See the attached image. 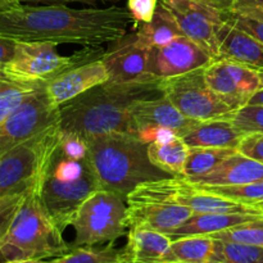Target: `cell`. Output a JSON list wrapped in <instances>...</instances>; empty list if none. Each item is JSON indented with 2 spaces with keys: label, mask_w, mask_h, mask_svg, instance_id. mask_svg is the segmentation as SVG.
Returning <instances> with one entry per match:
<instances>
[{
  "label": "cell",
  "mask_w": 263,
  "mask_h": 263,
  "mask_svg": "<svg viewBox=\"0 0 263 263\" xmlns=\"http://www.w3.org/2000/svg\"><path fill=\"white\" fill-rule=\"evenodd\" d=\"M134 26L127 8H69L63 4L0 7V36L15 41H51L99 48Z\"/></svg>",
  "instance_id": "1"
},
{
  "label": "cell",
  "mask_w": 263,
  "mask_h": 263,
  "mask_svg": "<svg viewBox=\"0 0 263 263\" xmlns=\"http://www.w3.org/2000/svg\"><path fill=\"white\" fill-rule=\"evenodd\" d=\"M161 97L162 80L149 74L130 82L107 81L61 105V127L84 139L116 131L134 134L136 105Z\"/></svg>",
  "instance_id": "2"
},
{
  "label": "cell",
  "mask_w": 263,
  "mask_h": 263,
  "mask_svg": "<svg viewBox=\"0 0 263 263\" xmlns=\"http://www.w3.org/2000/svg\"><path fill=\"white\" fill-rule=\"evenodd\" d=\"M85 140L86 159L102 189L127 198L139 185L172 177L152 163L148 144L136 134L116 131Z\"/></svg>",
  "instance_id": "3"
},
{
  "label": "cell",
  "mask_w": 263,
  "mask_h": 263,
  "mask_svg": "<svg viewBox=\"0 0 263 263\" xmlns=\"http://www.w3.org/2000/svg\"><path fill=\"white\" fill-rule=\"evenodd\" d=\"M63 231L46 215L35 187H30L13 220L2 251L8 261L57 258L72 251Z\"/></svg>",
  "instance_id": "4"
},
{
  "label": "cell",
  "mask_w": 263,
  "mask_h": 263,
  "mask_svg": "<svg viewBox=\"0 0 263 263\" xmlns=\"http://www.w3.org/2000/svg\"><path fill=\"white\" fill-rule=\"evenodd\" d=\"M61 120L0 156V198L30 187L40 190L59 148Z\"/></svg>",
  "instance_id": "5"
},
{
  "label": "cell",
  "mask_w": 263,
  "mask_h": 263,
  "mask_svg": "<svg viewBox=\"0 0 263 263\" xmlns=\"http://www.w3.org/2000/svg\"><path fill=\"white\" fill-rule=\"evenodd\" d=\"M57 46L58 44L51 41H17L14 54L2 74L15 84L46 85L74 67L100 59L105 51L103 46H85L66 57L57 51Z\"/></svg>",
  "instance_id": "6"
},
{
  "label": "cell",
  "mask_w": 263,
  "mask_h": 263,
  "mask_svg": "<svg viewBox=\"0 0 263 263\" xmlns=\"http://www.w3.org/2000/svg\"><path fill=\"white\" fill-rule=\"evenodd\" d=\"M117 193L100 189L92 193L74 217L71 248L115 243L128 230L127 202Z\"/></svg>",
  "instance_id": "7"
},
{
  "label": "cell",
  "mask_w": 263,
  "mask_h": 263,
  "mask_svg": "<svg viewBox=\"0 0 263 263\" xmlns=\"http://www.w3.org/2000/svg\"><path fill=\"white\" fill-rule=\"evenodd\" d=\"M162 90L164 97L190 120L233 118L235 113L208 87L204 68L162 80Z\"/></svg>",
  "instance_id": "8"
},
{
  "label": "cell",
  "mask_w": 263,
  "mask_h": 263,
  "mask_svg": "<svg viewBox=\"0 0 263 263\" xmlns=\"http://www.w3.org/2000/svg\"><path fill=\"white\" fill-rule=\"evenodd\" d=\"M59 120V108L54 107L49 100L45 85H40L0 122V156Z\"/></svg>",
  "instance_id": "9"
},
{
  "label": "cell",
  "mask_w": 263,
  "mask_h": 263,
  "mask_svg": "<svg viewBox=\"0 0 263 263\" xmlns=\"http://www.w3.org/2000/svg\"><path fill=\"white\" fill-rule=\"evenodd\" d=\"M100 189L102 186L86 159L85 172L73 181H61L48 174L39 190V195L46 215L59 230L63 231L73 223L82 203Z\"/></svg>",
  "instance_id": "10"
},
{
  "label": "cell",
  "mask_w": 263,
  "mask_h": 263,
  "mask_svg": "<svg viewBox=\"0 0 263 263\" xmlns=\"http://www.w3.org/2000/svg\"><path fill=\"white\" fill-rule=\"evenodd\" d=\"M204 80L208 87L235 112L263 89L261 69L223 58L215 59L205 67Z\"/></svg>",
  "instance_id": "11"
},
{
  "label": "cell",
  "mask_w": 263,
  "mask_h": 263,
  "mask_svg": "<svg viewBox=\"0 0 263 263\" xmlns=\"http://www.w3.org/2000/svg\"><path fill=\"white\" fill-rule=\"evenodd\" d=\"M179 23L184 36L220 59L217 28L225 21V12L200 0H159Z\"/></svg>",
  "instance_id": "12"
},
{
  "label": "cell",
  "mask_w": 263,
  "mask_h": 263,
  "mask_svg": "<svg viewBox=\"0 0 263 263\" xmlns=\"http://www.w3.org/2000/svg\"><path fill=\"white\" fill-rule=\"evenodd\" d=\"M213 61L208 51L182 35L166 45L149 49L146 74L159 80L171 79L205 68Z\"/></svg>",
  "instance_id": "13"
},
{
  "label": "cell",
  "mask_w": 263,
  "mask_h": 263,
  "mask_svg": "<svg viewBox=\"0 0 263 263\" xmlns=\"http://www.w3.org/2000/svg\"><path fill=\"white\" fill-rule=\"evenodd\" d=\"M109 44L102 57L109 81L130 82L145 76L149 48L139 40L136 31L127 32Z\"/></svg>",
  "instance_id": "14"
},
{
  "label": "cell",
  "mask_w": 263,
  "mask_h": 263,
  "mask_svg": "<svg viewBox=\"0 0 263 263\" xmlns=\"http://www.w3.org/2000/svg\"><path fill=\"white\" fill-rule=\"evenodd\" d=\"M109 81V74L102 58L77 66L45 85L49 100L55 108L84 94L87 90Z\"/></svg>",
  "instance_id": "15"
},
{
  "label": "cell",
  "mask_w": 263,
  "mask_h": 263,
  "mask_svg": "<svg viewBox=\"0 0 263 263\" xmlns=\"http://www.w3.org/2000/svg\"><path fill=\"white\" fill-rule=\"evenodd\" d=\"M128 229L146 228L170 235L189 220L193 211L163 202H127Z\"/></svg>",
  "instance_id": "16"
},
{
  "label": "cell",
  "mask_w": 263,
  "mask_h": 263,
  "mask_svg": "<svg viewBox=\"0 0 263 263\" xmlns=\"http://www.w3.org/2000/svg\"><path fill=\"white\" fill-rule=\"evenodd\" d=\"M220 58L263 71V43L246 31L223 21L217 28Z\"/></svg>",
  "instance_id": "17"
},
{
  "label": "cell",
  "mask_w": 263,
  "mask_h": 263,
  "mask_svg": "<svg viewBox=\"0 0 263 263\" xmlns=\"http://www.w3.org/2000/svg\"><path fill=\"white\" fill-rule=\"evenodd\" d=\"M199 121H194L182 115L166 97L139 103L133 113L134 134L143 126H163L171 128L182 138Z\"/></svg>",
  "instance_id": "18"
},
{
  "label": "cell",
  "mask_w": 263,
  "mask_h": 263,
  "mask_svg": "<svg viewBox=\"0 0 263 263\" xmlns=\"http://www.w3.org/2000/svg\"><path fill=\"white\" fill-rule=\"evenodd\" d=\"M246 133L236 127L233 118H216L199 121L184 136L189 148H229L238 149Z\"/></svg>",
  "instance_id": "19"
},
{
  "label": "cell",
  "mask_w": 263,
  "mask_h": 263,
  "mask_svg": "<svg viewBox=\"0 0 263 263\" xmlns=\"http://www.w3.org/2000/svg\"><path fill=\"white\" fill-rule=\"evenodd\" d=\"M192 182L208 185H240L263 180V164L248 158L238 151L204 176L187 179Z\"/></svg>",
  "instance_id": "20"
},
{
  "label": "cell",
  "mask_w": 263,
  "mask_h": 263,
  "mask_svg": "<svg viewBox=\"0 0 263 263\" xmlns=\"http://www.w3.org/2000/svg\"><path fill=\"white\" fill-rule=\"evenodd\" d=\"M172 239L166 234L146 228H130L123 247L125 261L158 263L168 252Z\"/></svg>",
  "instance_id": "21"
},
{
  "label": "cell",
  "mask_w": 263,
  "mask_h": 263,
  "mask_svg": "<svg viewBox=\"0 0 263 263\" xmlns=\"http://www.w3.org/2000/svg\"><path fill=\"white\" fill-rule=\"evenodd\" d=\"M259 217H263V213H193L189 220L168 236L175 240L185 236L213 235Z\"/></svg>",
  "instance_id": "22"
},
{
  "label": "cell",
  "mask_w": 263,
  "mask_h": 263,
  "mask_svg": "<svg viewBox=\"0 0 263 263\" xmlns=\"http://www.w3.org/2000/svg\"><path fill=\"white\" fill-rule=\"evenodd\" d=\"M135 28L139 40L149 49L153 46H163L174 39L184 35L172 13L161 3L157 7L153 20L149 23H140Z\"/></svg>",
  "instance_id": "23"
},
{
  "label": "cell",
  "mask_w": 263,
  "mask_h": 263,
  "mask_svg": "<svg viewBox=\"0 0 263 263\" xmlns=\"http://www.w3.org/2000/svg\"><path fill=\"white\" fill-rule=\"evenodd\" d=\"M216 239L210 235L185 236L172 240L168 252L158 263H208Z\"/></svg>",
  "instance_id": "24"
},
{
  "label": "cell",
  "mask_w": 263,
  "mask_h": 263,
  "mask_svg": "<svg viewBox=\"0 0 263 263\" xmlns=\"http://www.w3.org/2000/svg\"><path fill=\"white\" fill-rule=\"evenodd\" d=\"M189 146L181 138L166 144L152 143L148 145V156L152 163L172 176L184 177Z\"/></svg>",
  "instance_id": "25"
},
{
  "label": "cell",
  "mask_w": 263,
  "mask_h": 263,
  "mask_svg": "<svg viewBox=\"0 0 263 263\" xmlns=\"http://www.w3.org/2000/svg\"><path fill=\"white\" fill-rule=\"evenodd\" d=\"M235 152L236 149L229 148H203V146L189 148L184 177L194 179V177L204 176L212 172L216 167L220 166L228 157H230Z\"/></svg>",
  "instance_id": "26"
},
{
  "label": "cell",
  "mask_w": 263,
  "mask_h": 263,
  "mask_svg": "<svg viewBox=\"0 0 263 263\" xmlns=\"http://www.w3.org/2000/svg\"><path fill=\"white\" fill-rule=\"evenodd\" d=\"M192 184H194L198 189L205 193L244 203V204L252 205V207L257 202L263 199V180L240 185H208L198 184V182H192Z\"/></svg>",
  "instance_id": "27"
},
{
  "label": "cell",
  "mask_w": 263,
  "mask_h": 263,
  "mask_svg": "<svg viewBox=\"0 0 263 263\" xmlns=\"http://www.w3.org/2000/svg\"><path fill=\"white\" fill-rule=\"evenodd\" d=\"M122 261H125L123 248L107 243L103 247L87 246L72 249L69 253L59 257L58 263H118Z\"/></svg>",
  "instance_id": "28"
},
{
  "label": "cell",
  "mask_w": 263,
  "mask_h": 263,
  "mask_svg": "<svg viewBox=\"0 0 263 263\" xmlns=\"http://www.w3.org/2000/svg\"><path fill=\"white\" fill-rule=\"evenodd\" d=\"M208 263H263V248L216 239L215 251Z\"/></svg>",
  "instance_id": "29"
},
{
  "label": "cell",
  "mask_w": 263,
  "mask_h": 263,
  "mask_svg": "<svg viewBox=\"0 0 263 263\" xmlns=\"http://www.w3.org/2000/svg\"><path fill=\"white\" fill-rule=\"evenodd\" d=\"M210 236L218 239V240L231 241V243L246 244V246L261 247V248H263V217L233 226V228L228 229V230L220 231V233H216Z\"/></svg>",
  "instance_id": "30"
},
{
  "label": "cell",
  "mask_w": 263,
  "mask_h": 263,
  "mask_svg": "<svg viewBox=\"0 0 263 263\" xmlns=\"http://www.w3.org/2000/svg\"><path fill=\"white\" fill-rule=\"evenodd\" d=\"M27 192L28 189L23 190V192H14L0 198V249L4 246L8 231L12 226L13 220H14Z\"/></svg>",
  "instance_id": "31"
},
{
  "label": "cell",
  "mask_w": 263,
  "mask_h": 263,
  "mask_svg": "<svg viewBox=\"0 0 263 263\" xmlns=\"http://www.w3.org/2000/svg\"><path fill=\"white\" fill-rule=\"evenodd\" d=\"M233 121L246 134L263 133V105H244L234 113Z\"/></svg>",
  "instance_id": "32"
},
{
  "label": "cell",
  "mask_w": 263,
  "mask_h": 263,
  "mask_svg": "<svg viewBox=\"0 0 263 263\" xmlns=\"http://www.w3.org/2000/svg\"><path fill=\"white\" fill-rule=\"evenodd\" d=\"M40 85H17L0 94V122L20 107L26 98Z\"/></svg>",
  "instance_id": "33"
},
{
  "label": "cell",
  "mask_w": 263,
  "mask_h": 263,
  "mask_svg": "<svg viewBox=\"0 0 263 263\" xmlns=\"http://www.w3.org/2000/svg\"><path fill=\"white\" fill-rule=\"evenodd\" d=\"M59 152L62 156L72 161H84L87 157V143L82 136L77 134L61 130Z\"/></svg>",
  "instance_id": "34"
},
{
  "label": "cell",
  "mask_w": 263,
  "mask_h": 263,
  "mask_svg": "<svg viewBox=\"0 0 263 263\" xmlns=\"http://www.w3.org/2000/svg\"><path fill=\"white\" fill-rule=\"evenodd\" d=\"M159 0H127V10L134 20V27L153 20Z\"/></svg>",
  "instance_id": "35"
},
{
  "label": "cell",
  "mask_w": 263,
  "mask_h": 263,
  "mask_svg": "<svg viewBox=\"0 0 263 263\" xmlns=\"http://www.w3.org/2000/svg\"><path fill=\"white\" fill-rule=\"evenodd\" d=\"M225 20L234 25L235 27L240 28V30L246 31L247 33L252 35L263 43V22L262 21L254 20V18L247 17V15L236 13L234 10H229L225 12Z\"/></svg>",
  "instance_id": "36"
},
{
  "label": "cell",
  "mask_w": 263,
  "mask_h": 263,
  "mask_svg": "<svg viewBox=\"0 0 263 263\" xmlns=\"http://www.w3.org/2000/svg\"><path fill=\"white\" fill-rule=\"evenodd\" d=\"M136 136H138L140 140H143L144 143L149 144L156 143V144H166L172 141L174 139L180 138L177 136V134L175 131H172L171 128L163 127V126H143V127L139 128L136 131Z\"/></svg>",
  "instance_id": "37"
},
{
  "label": "cell",
  "mask_w": 263,
  "mask_h": 263,
  "mask_svg": "<svg viewBox=\"0 0 263 263\" xmlns=\"http://www.w3.org/2000/svg\"><path fill=\"white\" fill-rule=\"evenodd\" d=\"M236 151L263 164V133H247Z\"/></svg>",
  "instance_id": "38"
},
{
  "label": "cell",
  "mask_w": 263,
  "mask_h": 263,
  "mask_svg": "<svg viewBox=\"0 0 263 263\" xmlns=\"http://www.w3.org/2000/svg\"><path fill=\"white\" fill-rule=\"evenodd\" d=\"M15 43H17L15 40L0 36V74H2L5 64L12 59L13 54H14Z\"/></svg>",
  "instance_id": "39"
},
{
  "label": "cell",
  "mask_w": 263,
  "mask_h": 263,
  "mask_svg": "<svg viewBox=\"0 0 263 263\" xmlns=\"http://www.w3.org/2000/svg\"><path fill=\"white\" fill-rule=\"evenodd\" d=\"M21 4H32V3H50V4H63V3H81L86 5H95L100 3H117L121 0H14Z\"/></svg>",
  "instance_id": "40"
},
{
  "label": "cell",
  "mask_w": 263,
  "mask_h": 263,
  "mask_svg": "<svg viewBox=\"0 0 263 263\" xmlns=\"http://www.w3.org/2000/svg\"><path fill=\"white\" fill-rule=\"evenodd\" d=\"M233 10L243 15H247V17L254 18V20L262 21L263 22V5H244V7L234 8Z\"/></svg>",
  "instance_id": "41"
},
{
  "label": "cell",
  "mask_w": 263,
  "mask_h": 263,
  "mask_svg": "<svg viewBox=\"0 0 263 263\" xmlns=\"http://www.w3.org/2000/svg\"><path fill=\"white\" fill-rule=\"evenodd\" d=\"M200 2L207 3V4L222 10V12H229V10L234 9L236 0H200Z\"/></svg>",
  "instance_id": "42"
},
{
  "label": "cell",
  "mask_w": 263,
  "mask_h": 263,
  "mask_svg": "<svg viewBox=\"0 0 263 263\" xmlns=\"http://www.w3.org/2000/svg\"><path fill=\"white\" fill-rule=\"evenodd\" d=\"M59 257L50 259V261H45V259H35V258H22V259H12V261H7L5 263H58Z\"/></svg>",
  "instance_id": "43"
},
{
  "label": "cell",
  "mask_w": 263,
  "mask_h": 263,
  "mask_svg": "<svg viewBox=\"0 0 263 263\" xmlns=\"http://www.w3.org/2000/svg\"><path fill=\"white\" fill-rule=\"evenodd\" d=\"M17 85H21V84H15V82L9 81V80L5 79L4 76H2V74H0V94H2V92H4L5 90L10 89V87L17 86Z\"/></svg>",
  "instance_id": "44"
},
{
  "label": "cell",
  "mask_w": 263,
  "mask_h": 263,
  "mask_svg": "<svg viewBox=\"0 0 263 263\" xmlns=\"http://www.w3.org/2000/svg\"><path fill=\"white\" fill-rule=\"evenodd\" d=\"M248 104H253V105H263V89L259 90L258 92L253 95L249 100Z\"/></svg>",
  "instance_id": "45"
},
{
  "label": "cell",
  "mask_w": 263,
  "mask_h": 263,
  "mask_svg": "<svg viewBox=\"0 0 263 263\" xmlns=\"http://www.w3.org/2000/svg\"><path fill=\"white\" fill-rule=\"evenodd\" d=\"M244 5H263V0H236L235 7H244Z\"/></svg>",
  "instance_id": "46"
},
{
  "label": "cell",
  "mask_w": 263,
  "mask_h": 263,
  "mask_svg": "<svg viewBox=\"0 0 263 263\" xmlns=\"http://www.w3.org/2000/svg\"><path fill=\"white\" fill-rule=\"evenodd\" d=\"M253 207L257 208V210L262 211V212H263V199L259 200V202H257L256 204H253Z\"/></svg>",
  "instance_id": "47"
},
{
  "label": "cell",
  "mask_w": 263,
  "mask_h": 263,
  "mask_svg": "<svg viewBox=\"0 0 263 263\" xmlns=\"http://www.w3.org/2000/svg\"><path fill=\"white\" fill-rule=\"evenodd\" d=\"M7 261H8L7 256H5L4 252H3L2 249H0V263H5Z\"/></svg>",
  "instance_id": "48"
},
{
  "label": "cell",
  "mask_w": 263,
  "mask_h": 263,
  "mask_svg": "<svg viewBox=\"0 0 263 263\" xmlns=\"http://www.w3.org/2000/svg\"><path fill=\"white\" fill-rule=\"evenodd\" d=\"M118 263H135V262H128V261H122V262H118Z\"/></svg>",
  "instance_id": "49"
},
{
  "label": "cell",
  "mask_w": 263,
  "mask_h": 263,
  "mask_svg": "<svg viewBox=\"0 0 263 263\" xmlns=\"http://www.w3.org/2000/svg\"><path fill=\"white\" fill-rule=\"evenodd\" d=\"M261 71H262V69H261ZM262 73H263V71H262Z\"/></svg>",
  "instance_id": "50"
}]
</instances>
